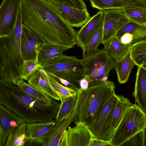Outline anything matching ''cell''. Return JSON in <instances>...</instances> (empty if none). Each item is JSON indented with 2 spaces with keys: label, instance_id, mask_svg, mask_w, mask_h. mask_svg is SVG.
Wrapping results in <instances>:
<instances>
[{
  "label": "cell",
  "instance_id": "26",
  "mask_svg": "<svg viewBox=\"0 0 146 146\" xmlns=\"http://www.w3.org/2000/svg\"><path fill=\"white\" fill-rule=\"evenodd\" d=\"M27 123L21 124L8 136L4 146H23L27 142Z\"/></svg>",
  "mask_w": 146,
  "mask_h": 146
},
{
  "label": "cell",
  "instance_id": "14",
  "mask_svg": "<svg viewBox=\"0 0 146 146\" xmlns=\"http://www.w3.org/2000/svg\"><path fill=\"white\" fill-rule=\"evenodd\" d=\"M103 23V13L102 11L100 10L91 17L76 32V44L83 50L92 36L102 25Z\"/></svg>",
  "mask_w": 146,
  "mask_h": 146
},
{
  "label": "cell",
  "instance_id": "21",
  "mask_svg": "<svg viewBox=\"0 0 146 146\" xmlns=\"http://www.w3.org/2000/svg\"><path fill=\"white\" fill-rule=\"evenodd\" d=\"M137 67L133 96L137 105L146 113V69Z\"/></svg>",
  "mask_w": 146,
  "mask_h": 146
},
{
  "label": "cell",
  "instance_id": "19",
  "mask_svg": "<svg viewBox=\"0 0 146 146\" xmlns=\"http://www.w3.org/2000/svg\"><path fill=\"white\" fill-rule=\"evenodd\" d=\"M92 6L103 11L126 7L146 8V0H90Z\"/></svg>",
  "mask_w": 146,
  "mask_h": 146
},
{
  "label": "cell",
  "instance_id": "35",
  "mask_svg": "<svg viewBox=\"0 0 146 146\" xmlns=\"http://www.w3.org/2000/svg\"><path fill=\"white\" fill-rule=\"evenodd\" d=\"M72 7L82 10H87L86 4L83 0H56Z\"/></svg>",
  "mask_w": 146,
  "mask_h": 146
},
{
  "label": "cell",
  "instance_id": "8",
  "mask_svg": "<svg viewBox=\"0 0 146 146\" xmlns=\"http://www.w3.org/2000/svg\"><path fill=\"white\" fill-rule=\"evenodd\" d=\"M118 99L117 95L111 98L96 118L86 127L92 138L110 142L109 135L113 112Z\"/></svg>",
  "mask_w": 146,
  "mask_h": 146
},
{
  "label": "cell",
  "instance_id": "32",
  "mask_svg": "<svg viewBox=\"0 0 146 146\" xmlns=\"http://www.w3.org/2000/svg\"><path fill=\"white\" fill-rule=\"evenodd\" d=\"M15 85L18 86L24 92L32 96L46 102H50L54 99L46 94L31 86L20 78Z\"/></svg>",
  "mask_w": 146,
  "mask_h": 146
},
{
  "label": "cell",
  "instance_id": "31",
  "mask_svg": "<svg viewBox=\"0 0 146 146\" xmlns=\"http://www.w3.org/2000/svg\"><path fill=\"white\" fill-rule=\"evenodd\" d=\"M77 94L68 97L61 101L60 105L55 118L58 121L73 112L77 100Z\"/></svg>",
  "mask_w": 146,
  "mask_h": 146
},
{
  "label": "cell",
  "instance_id": "20",
  "mask_svg": "<svg viewBox=\"0 0 146 146\" xmlns=\"http://www.w3.org/2000/svg\"><path fill=\"white\" fill-rule=\"evenodd\" d=\"M70 126L67 131L68 146H90L92 135L86 126L82 123Z\"/></svg>",
  "mask_w": 146,
  "mask_h": 146
},
{
  "label": "cell",
  "instance_id": "25",
  "mask_svg": "<svg viewBox=\"0 0 146 146\" xmlns=\"http://www.w3.org/2000/svg\"><path fill=\"white\" fill-rule=\"evenodd\" d=\"M136 65L131 58L130 50L122 59L115 62L114 68L120 84L126 83L133 67Z\"/></svg>",
  "mask_w": 146,
  "mask_h": 146
},
{
  "label": "cell",
  "instance_id": "7",
  "mask_svg": "<svg viewBox=\"0 0 146 146\" xmlns=\"http://www.w3.org/2000/svg\"><path fill=\"white\" fill-rule=\"evenodd\" d=\"M85 78L89 87L105 82L108 80L109 72L114 68L115 63L103 48L95 54L83 59Z\"/></svg>",
  "mask_w": 146,
  "mask_h": 146
},
{
  "label": "cell",
  "instance_id": "30",
  "mask_svg": "<svg viewBox=\"0 0 146 146\" xmlns=\"http://www.w3.org/2000/svg\"><path fill=\"white\" fill-rule=\"evenodd\" d=\"M122 9L130 21L140 25H146V8L126 7Z\"/></svg>",
  "mask_w": 146,
  "mask_h": 146
},
{
  "label": "cell",
  "instance_id": "37",
  "mask_svg": "<svg viewBox=\"0 0 146 146\" xmlns=\"http://www.w3.org/2000/svg\"><path fill=\"white\" fill-rule=\"evenodd\" d=\"M68 136L67 130H66L60 141L59 146H68Z\"/></svg>",
  "mask_w": 146,
  "mask_h": 146
},
{
  "label": "cell",
  "instance_id": "33",
  "mask_svg": "<svg viewBox=\"0 0 146 146\" xmlns=\"http://www.w3.org/2000/svg\"><path fill=\"white\" fill-rule=\"evenodd\" d=\"M41 66L37 60L32 59L23 60L20 77L24 80L27 81L30 77Z\"/></svg>",
  "mask_w": 146,
  "mask_h": 146
},
{
  "label": "cell",
  "instance_id": "40",
  "mask_svg": "<svg viewBox=\"0 0 146 146\" xmlns=\"http://www.w3.org/2000/svg\"></svg>",
  "mask_w": 146,
  "mask_h": 146
},
{
  "label": "cell",
  "instance_id": "23",
  "mask_svg": "<svg viewBox=\"0 0 146 146\" xmlns=\"http://www.w3.org/2000/svg\"><path fill=\"white\" fill-rule=\"evenodd\" d=\"M118 99L114 110L109 135L110 141L114 132L127 109L133 104L123 96L118 95Z\"/></svg>",
  "mask_w": 146,
  "mask_h": 146
},
{
  "label": "cell",
  "instance_id": "4",
  "mask_svg": "<svg viewBox=\"0 0 146 146\" xmlns=\"http://www.w3.org/2000/svg\"><path fill=\"white\" fill-rule=\"evenodd\" d=\"M23 25L22 3L13 31L8 36L0 37V80L14 84L20 78L23 61L21 39Z\"/></svg>",
  "mask_w": 146,
  "mask_h": 146
},
{
  "label": "cell",
  "instance_id": "39",
  "mask_svg": "<svg viewBox=\"0 0 146 146\" xmlns=\"http://www.w3.org/2000/svg\"><path fill=\"white\" fill-rule=\"evenodd\" d=\"M144 136V146H146V124L145 129L143 130Z\"/></svg>",
  "mask_w": 146,
  "mask_h": 146
},
{
  "label": "cell",
  "instance_id": "28",
  "mask_svg": "<svg viewBox=\"0 0 146 146\" xmlns=\"http://www.w3.org/2000/svg\"><path fill=\"white\" fill-rule=\"evenodd\" d=\"M103 34V25L92 36L83 50V59L88 58L96 54L97 47L102 43Z\"/></svg>",
  "mask_w": 146,
  "mask_h": 146
},
{
  "label": "cell",
  "instance_id": "22",
  "mask_svg": "<svg viewBox=\"0 0 146 146\" xmlns=\"http://www.w3.org/2000/svg\"><path fill=\"white\" fill-rule=\"evenodd\" d=\"M103 48L115 62L122 59L130 50L131 46L122 43L114 37L105 42Z\"/></svg>",
  "mask_w": 146,
  "mask_h": 146
},
{
  "label": "cell",
  "instance_id": "12",
  "mask_svg": "<svg viewBox=\"0 0 146 146\" xmlns=\"http://www.w3.org/2000/svg\"><path fill=\"white\" fill-rule=\"evenodd\" d=\"M47 0L62 17L73 27H81L91 17L87 10H82L72 7L56 0Z\"/></svg>",
  "mask_w": 146,
  "mask_h": 146
},
{
  "label": "cell",
  "instance_id": "17",
  "mask_svg": "<svg viewBox=\"0 0 146 146\" xmlns=\"http://www.w3.org/2000/svg\"><path fill=\"white\" fill-rule=\"evenodd\" d=\"M56 121L53 120L47 122L27 123L26 143H28V145L34 143L40 145V141L54 125Z\"/></svg>",
  "mask_w": 146,
  "mask_h": 146
},
{
  "label": "cell",
  "instance_id": "24",
  "mask_svg": "<svg viewBox=\"0 0 146 146\" xmlns=\"http://www.w3.org/2000/svg\"><path fill=\"white\" fill-rule=\"evenodd\" d=\"M66 50L62 47L47 44L38 53V62L41 66L53 63L63 54L64 51Z\"/></svg>",
  "mask_w": 146,
  "mask_h": 146
},
{
  "label": "cell",
  "instance_id": "9",
  "mask_svg": "<svg viewBox=\"0 0 146 146\" xmlns=\"http://www.w3.org/2000/svg\"><path fill=\"white\" fill-rule=\"evenodd\" d=\"M103 13L102 43L115 37L118 31L130 21L122 9H112L102 11Z\"/></svg>",
  "mask_w": 146,
  "mask_h": 146
},
{
  "label": "cell",
  "instance_id": "3",
  "mask_svg": "<svg viewBox=\"0 0 146 146\" xmlns=\"http://www.w3.org/2000/svg\"><path fill=\"white\" fill-rule=\"evenodd\" d=\"M115 88L114 83L109 80L86 89L80 88L77 92L73 112L75 124L80 123L87 126L90 124L109 100L116 95Z\"/></svg>",
  "mask_w": 146,
  "mask_h": 146
},
{
  "label": "cell",
  "instance_id": "15",
  "mask_svg": "<svg viewBox=\"0 0 146 146\" xmlns=\"http://www.w3.org/2000/svg\"><path fill=\"white\" fill-rule=\"evenodd\" d=\"M25 121L0 104V146H4L10 133Z\"/></svg>",
  "mask_w": 146,
  "mask_h": 146
},
{
  "label": "cell",
  "instance_id": "16",
  "mask_svg": "<svg viewBox=\"0 0 146 146\" xmlns=\"http://www.w3.org/2000/svg\"><path fill=\"white\" fill-rule=\"evenodd\" d=\"M73 121V112L61 119L56 121L54 125L40 141V145L59 146L61 139L68 126Z\"/></svg>",
  "mask_w": 146,
  "mask_h": 146
},
{
  "label": "cell",
  "instance_id": "18",
  "mask_svg": "<svg viewBox=\"0 0 146 146\" xmlns=\"http://www.w3.org/2000/svg\"><path fill=\"white\" fill-rule=\"evenodd\" d=\"M27 81L28 84L34 88L56 100H60L52 88L46 72L41 66L30 77Z\"/></svg>",
  "mask_w": 146,
  "mask_h": 146
},
{
  "label": "cell",
  "instance_id": "11",
  "mask_svg": "<svg viewBox=\"0 0 146 146\" xmlns=\"http://www.w3.org/2000/svg\"><path fill=\"white\" fill-rule=\"evenodd\" d=\"M47 44L44 39L23 25L21 39L23 60L32 59L38 60L39 51Z\"/></svg>",
  "mask_w": 146,
  "mask_h": 146
},
{
  "label": "cell",
  "instance_id": "36",
  "mask_svg": "<svg viewBox=\"0 0 146 146\" xmlns=\"http://www.w3.org/2000/svg\"><path fill=\"white\" fill-rule=\"evenodd\" d=\"M90 146H112V145L110 142L92 138Z\"/></svg>",
  "mask_w": 146,
  "mask_h": 146
},
{
  "label": "cell",
  "instance_id": "13",
  "mask_svg": "<svg viewBox=\"0 0 146 146\" xmlns=\"http://www.w3.org/2000/svg\"><path fill=\"white\" fill-rule=\"evenodd\" d=\"M115 37L122 43L131 46L146 41V25H140L130 21L118 31Z\"/></svg>",
  "mask_w": 146,
  "mask_h": 146
},
{
  "label": "cell",
  "instance_id": "27",
  "mask_svg": "<svg viewBox=\"0 0 146 146\" xmlns=\"http://www.w3.org/2000/svg\"><path fill=\"white\" fill-rule=\"evenodd\" d=\"M130 51L136 65L146 69V41L133 45L131 47Z\"/></svg>",
  "mask_w": 146,
  "mask_h": 146
},
{
  "label": "cell",
  "instance_id": "38",
  "mask_svg": "<svg viewBox=\"0 0 146 146\" xmlns=\"http://www.w3.org/2000/svg\"><path fill=\"white\" fill-rule=\"evenodd\" d=\"M79 86L81 89H86L89 87L88 82L85 78H84L80 80Z\"/></svg>",
  "mask_w": 146,
  "mask_h": 146
},
{
  "label": "cell",
  "instance_id": "5",
  "mask_svg": "<svg viewBox=\"0 0 146 146\" xmlns=\"http://www.w3.org/2000/svg\"><path fill=\"white\" fill-rule=\"evenodd\" d=\"M41 66L48 74L67 81L76 92L80 88V80L85 77L83 59L76 56L62 54L54 63Z\"/></svg>",
  "mask_w": 146,
  "mask_h": 146
},
{
  "label": "cell",
  "instance_id": "34",
  "mask_svg": "<svg viewBox=\"0 0 146 146\" xmlns=\"http://www.w3.org/2000/svg\"><path fill=\"white\" fill-rule=\"evenodd\" d=\"M143 130L141 131L130 137L120 146H144Z\"/></svg>",
  "mask_w": 146,
  "mask_h": 146
},
{
  "label": "cell",
  "instance_id": "29",
  "mask_svg": "<svg viewBox=\"0 0 146 146\" xmlns=\"http://www.w3.org/2000/svg\"><path fill=\"white\" fill-rule=\"evenodd\" d=\"M47 74L52 88L61 101L68 97L77 94L76 91L63 85L58 81L56 77L47 73Z\"/></svg>",
  "mask_w": 146,
  "mask_h": 146
},
{
  "label": "cell",
  "instance_id": "2",
  "mask_svg": "<svg viewBox=\"0 0 146 146\" xmlns=\"http://www.w3.org/2000/svg\"><path fill=\"white\" fill-rule=\"evenodd\" d=\"M29 95L18 86L0 80V103L27 123L47 122L55 118L60 103Z\"/></svg>",
  "mask_w": 146,
  "mask_h": 146
},
{
  "label": "cell",
  "instance_id": "1",
  "mask_svg": "<svg viewBox=\"0 0 146 146\" xmlns=\"http://www.w3.org/2000/svg\"><path fill=\"white\" fill-rule=\"evenodd\" d=\"M23 25L47 44L67 50L76 44V32L47 0H23Z\"/></svg>",
  "mask_w": 146,
  "mask_h": 146
},
{
  "label": "cell",
  "instance_id": "10",
  "mask_svg": "<svg viewBox=\"0 0 146 146\" xmlns=\"http://www.w3.org/2000/svg\"><path fill=\"white\" fill-rule=\"evenodd\" d=\"M23 0H3L0 7V37L9 35L17 21Z\"/></svg>",
  "mask_w": 146,
  "mask_h": 146
},
{
  "label": "cell",
  "instance_id": "6",
  "mask_svg": "<svg viewBox=\"0 0 146 146\" xmlns=\"http://www.w3.org/2000/svg\"><path fill=\"white\" fill-rule=\"evenodd\" d=\"M146 124V113L136 104L127 110L115 130L110 143L112 146H120L138 132L143 130Z\"/></svg>",
  "mask_w": 146,
  "mask_h": 146
}]
</instances>
